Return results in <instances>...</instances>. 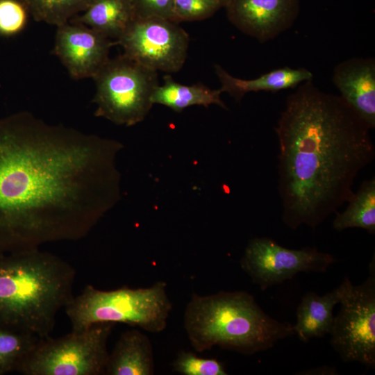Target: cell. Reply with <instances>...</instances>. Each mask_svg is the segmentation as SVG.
<instances>
[{
	"label": "cell",
	"mask_w": 375,
	"mask_h": 375,
	"mask_svg": "<svg viewBox=\"0 0 375 375\" xmlns=\"http://www.w3.org/2000/svg\"><path fill=\"white\" fill-rule=\"evenodd\" d=\"M173 369L183 375H226L222 362L214 358L197 357L190 351H181L174 362Z\"/></svg>",
	"instance_id": "obj_22"
},
{
	"label": "cell",
	"mask_w": 375,
	"mask_h": 375,
	"mask_svg": "<svg viewBox=\"0 0 375 375\" xmlns=\"http://www.w3.org/2000/svg\"><path fill=\"white\" fill-rule=\"evenodd\" d=\"M135 17L131 0H91L69 22L84 24L116 41Z\"/></svg>",
	"instance_id": "obj_17"
},
{
	"label": "cell",
	"mask_w": 375,
	"mask_h": 375,
	"mask_svg": "<svg viewBox=\"0 0 375 375\" xmlns=\"http://www.w3.org/2000/svg\"><path fill=\"white\" fill-rule=\"evenodd\" d=\"M221 89L212 90L201 83L183 85L174 81L169 74L163 76V83L158 85L151 96L153 104H160L180 112L192 106L208 107L217 105L227 109L221 99Z\"/></svg>",
	"instance_id": "obj_18"
},
{
	"label": "cell",
	"mask_w": 375,
	"mask_h": 375,
	"mask_svg": "<svg viewBox=\"0 0 375 375\" xmlns=\"http://www.w3.org/2000/svg\"><path fill=\"white\" fill-rule=\"evenodd\" d=\"M335 261L332 255L314 248L290 249L272 239L255 238L247 245L240 266L265 290L300 272H324Z\"/></svg>",
	"instance_id": "obj_10"
},
{
	"label": "cell",
	"mask_w": 375,
	"mask_h": 375,
	"mask_svg": "<svg viewBox=\"0 0 375 375\" xmlns=\"http://www.w3.org/2000/svg\"><path fill=\"white\" fill-rule=\"evenodd\" d=\"M116 42L124 55L140 65L156 72L174 73L186 60L190 37L171 20L135 17Z\"/></svg>",
	"instance_id": "obj_9"
},
{
	"label": "cell",
	"mask_w": 375,
	"mask_h": 375,
	"mask_svg": "<svg viewBox=\"0 0 375 375\" xmlns=\"http://www.w3.org/2000/svg\"><path fill=\"white\" fill-rule=\"evenodd\" d=\"M215 72L221 83V90L240 101L249 92H277L294 88L301 83L312 80V74L306 68L276 69L253 79L235 77L221 65H215Z\"/></svg>",
	"instance_id": "obj_16"
},
{
	"label": "cell",
	"mask_w": 375,
	"mask_h": 375,
	"mask_svg": "<svg viewBox=\"0 0 375 375\" xmlns=\"http://www.w3.org/2000/svg\"><path fill=\"white\" fill-rule=\"evenodd\" d=\"M369 126L341 98L312 80L287 98L275 128L282 220L315 228L347 202L375 156Z\"/></svg>",
	"instance_id": "obj_2"
},
{
	"label": "cell",
	"mask_w": 375,
	"mask_h": 375,
	"mask_svg": "<svg viewBox=\"0 0 375 375\" xmlns=\"http://www.w3.org/2000/svg\"><path fill=\"white\" fill-rule=\"evenodd\" d=\"M37 22L59 26L87 8L91 0H20Z\"/></svg>",
	"instance_id": "obj_20"
},
{
	"label": "cell",
	"mask_w": 375,
	"mask_h": 375,
	"mask_svg": "<svg viewBox=\"0 0 375 375\" xmlns=\"http://www.w3.org/2000/svg\"><path fill=\"white\" fill-rule=\"evenodd\" d=\"M131 1L135 17H157L174 22L173 0H131Z\"/></svg>",
	"instance_id": "obj_25"
},
{
	"label": "cell",
	"mask_w": 375,
	"mask_h": 375,
	"mask_svg": "<svg viewBox=\"0 0 375 375\" xmlns=\"http://www.w3.org/2000/svg\"><path fill=\"white\" fill-rule=\"evenodd\" d=\"M375 265L369 264L367 278L349 287L333 319L331 343L344 362L375 367Z\"/></svg>",
	"instance_id": "obj_8"
},
{
	"label": "cell",
	"mask_w": 375,
	"mask_h": 375,
	"mask_svg": "<svg viewBox=\"0 0 375 375\" xmlns=\"http://www.w3.org/2000/svg\"><path fill=\"white\" fill-rule=\"evenodd\" d=\"M39 339L33 334L0 327V375L16 372Z\"/></svg>",
	"instance_id": "obj_21"
},
{
	"label": "cell",
	"mask_w": 375,
	"mask_h": 375,
	"mask_svg": "<svg viewBox=\"0 0 375 375\" xmlns=\"http://www.w3.org/2000/svg\"><path fill=\"white\" fill-rule=\"evenodd\" d=\"M123 147L28 112L0 118V252L87 236L121 198Z\"/></svg>",
	"instance_id": "obj_1"
},
{
	"label": "cell",
	"mask_w": 375,
	"mask_h": 375,
	"mask_svg": "<svg viewBox=\"0 0 375 375\" xmlns=\"http://www.w3.org/2000/svg\"><path fill=\"white\" fill-rule=\"evenodd\" d=\"M116 41L80 23L69 22L57 26L53 48L74 79L94 78L109 60Z\"/></svg>",
	"instance_id": "obj_11"
},
{
	"label": "cell",
	"mask_w": 375,
	"mask_h": 375,
	"mask_svg": "<svg viewBox=\"0 0 375 375\" xmlns=\"http://www.w3.org/2000/svg\"><path fill=\"white\" fill-rule=\"evenodd\" d=\"M115 324L102 322L58 338H40L16 372L24 375H101Z\"/></svg>",
	"instance_id": "obj_7"
},
{
	"label": "cell",
	"mask_w": 375,
	"mask_h": 375,
	"mask_svg": "<svg viewBox=\"0 0 375 375\" xmlns=\"http://www.w3.org/2000/svg\"><path fill=\"white\" fill-rule=\"evenodd\" d=\"M224 8L238 29L265 42L292 26L300 12V0H230Z\"/></svg>",
	"instance_id": "obj_12"
},
{
	"label": "cell",
	"mask_w": 375,
	"mask_h": 375,
	"mask_svg": "<svg viewBox=\"0 0 375 375\" xmlns=\"http://www.w3.org/2000/svg\"><path fill=\"white\" fill-rule=\"evenodd\" d=\"M347 202L348 206L343 212H336L333 228L342 231L349 228H360L374 234L375 178L364 181Z\"/></svg>",
	"instance_id": "obj_19"
},
{
	"label": "cell",
	"mask_w": 375,
	"mask_h": 375,
	"mask_svg": "<svg viewBox=\"0 0 375 375\" xmlns=\"http://www.w3.org/2000/svg\"><path fill=\"white\" fill-rule=\"evenodd\" d=\"M153 347L149 338L137 329L124 332L109 353L106 375H153Z\"/></svg>",
	"instance_id": "obj_15"
},
{
	"label": "cell",
	"mask_w": 375,
	"mask_h": 375,
	"mask_svg": "<svg viewBox=\"0 0 375 375\" xmlns=\"http://www.w3.org/2000/svg\"><path fill=\"white\" fill-rule=\"evenodd\" d=\"M74 268L39 248L0 252V327L50 336L74 298Z\"/></svg>",
	"instance_id": "obj_3"
},
{
	"label": "cell",
	"mask_w": 375,
	"mask_h": 375,
	"mask_svg": "<svg viewBox=\"0 0 375 375\" xmlns=\"http://www.w3.org/2000/svg\"><path fill=\"white\" fill-rule=\"evenodd\" d=\"M93 79L94 115L126 126L146 118L153 105L152 94L159 85L158 72L124 53L109 58Z\"/></svg>",
	"instance_id": "obj_6"
},
{
	"label": "cell",
	"mask_w": 375,
	"mask_h": 375,
	"mask_svg": "<svg viewBox=\"0 0 375 375\" xmlns=\"http://www.w3.org/2000/svg\"><path fill=\"white\" fill-rule=\"evenodd\" d=\"M184 327L196 351L218 346L247 356L294 334L291 324L271 317L244 291L193 293L185 310Z\"/></svg>",
	"instance_id": "obj_4"
},
{
	"label": "cell",
	"mask_w": 375,
	"mask_h": 375,
	"mask_svg": "<svg viewBox=\"0 0 375 375\" xmlns=\"http://www.w3.org/2000/svg\"><path fill=\"white\" fill-rule=\"evenodd\" d=\"M29 12L20 0H0V35L12 36L24 29Z\"/></svg>",
	"instance_id": "obj_24"
},
{
	"label": "cell",
	"mask_w": 375,
	"mask_h": 375,
	"mask_svg": "<svg viewBox=\"0 0 375 375\" xmlns=\"http://www.w3.org/2000/svg\"><path fill=\"white\" fill-rule=\"evenodd\" d=\"M351 284L350 280L345 278L340 286L324 295L314 292L304 294L297 308V323L292 326L299 340L308 342L312 338L331 333L333 308L340 303Z\"/></svg>",
	"instance_id": "obj_14"
},
{
	"label": "cell",
	"mask_w": 375,
	"mask_h": 375,
	"mask_svg": "<svg viewBox=\"0 0 375 375\" xmlns=\"http://www.w3.org/2000/svg\"><path fill=\"white\" fill-rule=\"evenodd\" d=\"M221 8L216 0H173L174 22L203 20L212 17Z\"/></svg>",
	"instance_id": "obj_23"
},
{
	"label": "cell",
	"mask_w": 375,
	"mask_h": 375,
	"mask_svg": "<svg viewBox=\"0 0 375 375\" xmlns=\"http://www.w3.org/2000/svg\"><path fill=\"white\" fill-rule=\"evenodd\" d=\"M65 308L74 332L84 331L97 323L111 322L160 333L167 326L172 304L167 283L158 281L148 288L124 286L110 291L88 285Z\"/></svg>",
	"instance_id": "obj_5"
},
{
	"label": "cell",
	"mask_w": 375,
	"mask_h": 375,
	"mask_svg": "<svg viewBox=\"0 0 375 375\" xmlns=\"http://www.w3.org/2000/svg\"><path fill=\"white\" fill-rule=\"evenodd\" d=\"M222 7H225L230 0H216Z\"/></svg>",
	"instance_id": "obj_26"
},
{
	"label": "cell",
	"mask_w": 375,
	"mask_h": 375,
	"mask_svg": "<svg viewBox=\"0 0 375 375\" xmlns=\"http://www.w3.org/2000/svg\"><path fill=\"white\" fill-rule=\"evenodd\" d=\"M332 81L341 98L366 122L375 127V60L352 58L337 65Z\"/></svg>",
	"instance_id": "obj_13"
}]
</instances>
